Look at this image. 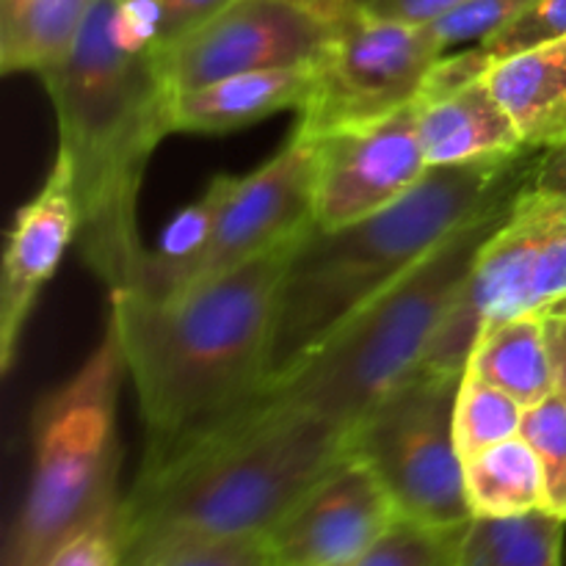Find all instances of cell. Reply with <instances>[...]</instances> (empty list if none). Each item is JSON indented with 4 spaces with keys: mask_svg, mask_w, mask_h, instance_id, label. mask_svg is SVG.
I'll return each mask as SVG.
<instances>
[{
    "mask_svg": "<svg viewBox=\"0 0 566 566\" xmlns=\"http://www.w3.org/2000/svg\"><path fill=\"white\" fill-rule=\"evenodd\" d=\"M329 6L335 33L315 61L313 94L298 111L296 133L304 138L385 119L418 103L442 59L429 25L365 14L348 0Z\"/></svg>",
    "mask_w": 566,
    "mask_h": 566,
    "instance_id": "9c48e42d",
    "label": "cell"
},
{
    "mask_svg": "<svg viewBox=\"0 0 566 566\" xmlns=\"http://www.w3.org/2000/svg\"><path fill=\"white\" fill-rule=\"evenodd\" d=\"M523 188L459 227L265 392L348 434L381 396L420 368L481 249L509 219Z\"/></svg>",
    "mask_w": 566,
    "mask_h": 566,
    "instance_id": "5b68a950",
    "label": "cell"
},
{
    "mask_svg": "<svg viewBox=\"0 0 566 566\" xmlns=\"http://www.w3.org/2000/svg\"><path fill=\"white\" fill-rule=\"evenodd\" d=\"M332 33V6L313 0H232L197 31L155 50V64L171 92H186L243 72L315 64Z\"/></svg>",
    "mask_w": 566,
    "mask_h": 566,
    "instance_id": "30bf717a",
    "label": "cell"
},
{
    "mask_svg": "<svg viewBox=\"0 0 566 566\" xmlns=\"http://www.w3.org/2000/svg\"><path fill=\"white\" fill-rule=\"evenodd\" d=\"M72 164L77 249L111 291H142L149 247L138 230L147 166L171 125V92L155 64L147 9L97 0L70 59L44 72Z\"/></svg>",
    "mask_w": 566,
    "mask_h": 566,
    "instance_id": "6da1fadb",
    "label": "cell"
},
{
    "mask_svg": "<svg viewBox=\"0 0 566 566\" xmlns=\"http://www.w3.org/2000/svg\"><path fill=\"white\" fill-rule=\"evenodd\" d=\"M459 381L462 374L418 368L348 431V453L374 470L390 492L398 517L429 525L473 520L453 434Z\"/></svg>",
    "mask_w": 566,
    "mask_h": 566,
    "instance_id": "ba28073f",
    "label": "cell"
},
{
    "mask_svg": "<svg viewBox=\"0 0 566 566\" xmlns=\"http://www.w3.org/2000/svg\"><path fill=\"white\" fill-rule=\"evenodd\" d=\"M310 142L315 147L313 227L318 230L390 208L431 169L420 147L418 103Z\"/></svg>",
    "mask_w": 566,
    "mask_h": 566,
    "instance_id": "8fae6325",
    "label": "cell"
},
{
    "mask_svg": "<svg viewBox=\"0 0 566 566\" xmlns=\"http://www.w3.org/2000/svg\"><path fill=\"white\" fill-rule=\"evenodd\" d=\"M125 376L119 340L105 324L81 368L39 401L31 475L6 536L3 566H44L66 539L119 512L116 407Z\"/></svg>",
    "mask_w": 566,
    "mask_h": 566,
    "instance_id": "8992f818",
    "label": "cell"
},
{
    "mask_svg": "<svg viewBox=\"0 0 566 566\" xmlns=\"http://www.w3.org/2000/svg\"><path fill=\"white\" fill-rule=\"evenodd\" d=\"M464 495L473 517L542 512L547 509L545 470L534 448L523 437H512L464 462Z\"/></svg>",
    "mask_w": 566,
    "mask_h": 566,
    "instance_id": "ffe728a7",
    "label": "cell"
},
{
    "mask_svg": "<svg viewBox=\"0 0 566 566\" xmlns=\"http://www.w3.org/2000/svg\"><path fill=\"white\" fill-rule=\"evenodd\" d=\"M313 3H321V6H329V3H335V0H313Z\"/></svg>",
    "mask_w": 566,
    "mask_h": 566,
    "instance_id": "e575fe53",
    "label": "cell"
},
{
    "mask_svg": "<svg viewBox=\"0 0 566 566\" xmlns=\"http://www.w3.org/2000/svg\"><path fill=\"white\" fill-rule=\"evenodd\" d=\"M97 0H0V72L36 75L64 64Z\"/></svg>",
    "mask_w": 566,
    "mask_h": 566,
    "instance_id": "d6986e66",
    "label": "cell"
},
{
    "mask_svg": "<svg viewBox=\"0 0 566 566\" xmlns=\"http://www.w3.org/2000/svg\"><path fill=\"white\" fill-rule=\"evenodd\" d=\"M119 514V512H116ZM116 514L97 520L66 539L44 566H122V545Z\"/></svg>",
    "mask_w": 566,
    "mask_h": 566,
    "instance_id": "83f0119b",
    "label": "cell"
},
{
    "mask_svg": "<svg viewBox=\"0 0 566 566\" xmlns=\"http://www.w3.org/2000/svg\"><path fill=\"white\" fill-rule=\"evenodd\" d=\"M523 415L525 409L512 396L479 379L473 370H464L453 409V434L462 462L520 437Z\"/></svg>",
    "mask_w": 566,
    "mask_h": 566,
    "instance_id": "7402d4cb",
    "label": "cell"
},
{
    "mask_svg": "<svg viewBox=\"0 0 566 566\" xmlns=\"http://www.w3.org/2000/svg\"><path fill=\"white\" fill-rule=\"evenodd\" d=\"M566 36V0H536L520 17H514L506 28L481 42L479 53L490 59L517 53V50L534 48V44L553 42Z\"/></svg>",
    "mask_w": 566,
    "mask_h": 566,
    "instance_id": "4316f807",
    "label": "cell"
},
{
    "mask_svg": "<svg viewBox=\"0 0 566 566\" xmlns=\"http://www.w3.org/2000/svg\"><path fill=\"white\" fill-rule=\"evenodd\" d=\"M398 517L374 470L348 453L274 525V566H352Z\"/></svg>",
    "mask_w": 566,
    "mask_h": 566,
    "instance_id": "4fadbf2b",
    "label": "cell"
},
{
    "mask_svg": "<svg viewBox=\"0 0 566 566\" xmlns=\"http://www.w3.org/2000/svg\"><path fill=\"white\" fill-rule=\"evenodd\" d=\"M359 11L385 20L409 22V25H431L440 17L451 14L468 0H348Z\"/></svg>",
    "mask_w": 566,
    "mask_h": 566,
    "instance_id": "f546056e",
    "label": "cell"
},
{
    "mask_svg": "<svg viewBox=\"0 0 566 566\" xmlns=\"http://www.w3.org/2000/svg\"><path fill=\"white\" fill-rule=\"evenodd\" d=\"M122 566H274L265 539H197L149 547Z\"/></svg>",
    "mask_w": 566,
    "mask_h": 566,
    "instance_id": "d4e9b609",
    "label": "cell"
},
{
    "mask_svg": "<svg viewBox=\"0 0 566 566\" xmlns=\"http://www.w3.org/2000/svg\"><path fill=\"white\" fill-rule=\"evenodd\" d=\"M302 238L180 296L108 293L147 451L213 429L265 390L276 296Z\"/></svg>",
    "mask_w": 566,
    "mask_h": 566,
    "instance_id": "3957f363",
    "label": "cell"
},
{
    "mask_svg": "<svg viewBox=\"0 0 566 566\" xmlns=\"http://www.w3.org/2000/svg\"><path fill=\"white\" fill-rule=\"evenodd\" d=\"M464 370H473L479 379L512 396L523 409L547 401L558 392L547 321L539 313H528L486 326Z\"/></svg>",
    "mask_w": 566,
    "mask_h": 566,
    "instance_id": "ac0fdd59",
    "label": "cell"
},
{
    "mask_svg": "<svg viewBox=\"0 0 566 566\" xmlns=\"http://www.w3.org/2000/svg\"><path fill=\"white\" fill-rule=\"evenodd\" d=\"M122 6H130V9H149L155 0H119Z\"/></svg>",
    "mask_w": 566,
    "mask_h": 566,
    "instance_id": "836d02e7",
    "label": "cell"
},
{
    "mask_svg": "<svg viewBox=\"0 0 566 566\" xmlns=\"http://www.w3.org/2000/svg\"><path fill=\"white\" fill-rule=\"evenodd\" d=\"M520 437L534 448L545 470L547 509L566 520V398L562 392L525 409Z\"/></svg>",
    "mask_w": 566,
    "mask_h": 566,
    "instance_id": "cb8c5ba5",
    "label": "cell"
},
{
    "mask_svg": "<svg viewBox=\"0 0 566 566\" xmlns=\"http://www.w3.org/2000/svg\"><path fill=\"white\" fill-rule=\"evenodd\" d=\"M564 296L566 191L536 175L520 191L501 230L484 243L420 368L464 374L475 340L486 326L517 315L545 313Z\"/></svg>",
    "mask_w": 566,
    "mask_h": 566,
    "instance_id": "52a82bcc",
    "label": "cell"
},
{
    "mask_svg": "<svg viewBox=\"0 0 566 566\" xmlns=\"http://www.w3.org/2000/svg\"><path fill=\"white\" fill-rule=\"evenodd\" d=\"M539 315H545V318H562V321H566V296L558 298L556 304H551V307H547L545 313H539Z\"/></svg>",
    "mask_w": 566,
    "mask_h": 566,
    "instance_id": "d6a6232c",
    "label": "cell"
},
{
    "mask_svg": "<svg viewBox=\"0 0 566 566\" xmlns=\"http://www.w3.org/2000/svg\"><path fill=\"white\" fill-rule=\"evenodd\" d=\"M232 0H155L147 9L153 48H169L219 14Z\"/></svg>",
    "mask_w": 566,
    "mask_h": 566,
    "instance_id": "f1b7e54d",
    "label": "cell"
},
{
    "mask_svg": "<svg viewBox=\"0 0 566 566\" xmlns=\"http://www.w3.org/2000/svg\"><path fill=\"white\" fill-rule=\"evenodd\" d=\"M77 238V197L72 164L55 153L48 180L14 213L0 269V370L9 374L20 354L22 332L44 285L53 280Z\"/></svg>",
    "mask_w": 566,
    "mask_h": 566,
    "instance_id": "5bb4252c",
    "label": "cell"
},
{
    "mask_svg": "<svg viewBox=\"0 0 566 566\" xmlns=\"http://www.w3.org/2000/svg\"><path fill=\"white\" fill-rule=\"evenodd\" d=\"M551 346H553V357H556V376H558V392L566 398V348L562 343H556L551 337Z\"/></svg>",
    "mask_w": 566,
    "mask_h": 566,
    "instance_id": "4dcf8cb0",
    "label": "cell"
},
{
    "mask_svg": "<svg viewBox=\"0 0 566 566\" xmlns=\"http://www.w3.org/2000/svg\"><path fill=\"white\" fill-rule=\"evenodd\" d=\"M418 133L431 169L528 149L481 75L426 88L418 99Z\"/></svg>",
    "mask_w": 566,
    "mask_h": 566,
    "instance_id": "9a60e30c",
    "label": "cell"
},
{
    "mask_svg": "<svg viewBox=\"0 0 566 566\" xmlns=\"http://www.w3.org/2000/svg\"><path fill=\"white\" fill-rule=\"evenodd\" d=\"M346 431L260 392L247 409L144 453L119 501L122 558L197 539H265L348 457Z\"/></svg>",
    "mask_w": 566,
    "mask_h": 566,
    "instance_id": "7a4b0ae2",
    "label": "cell"
},
{
    "mask_svg": "<svg viewBox=\"0 0 566 566\" xmlns=\"http://www.w3.org/2000/svg\"><path fill=\"white\" fill-rule=\"evenodd\" d=\"M566 520L528 512L517 517H473L459 566H562Z\"/></svg>",
    "mask_w": 566,
    "mask_h": 566,
    "instance_id": "44dd1931",
    "label": "cell"
},
{
    "mask_svg": "<svg viewBox=\"0 0 566 566\" xmlns=\"http://www.w3.org/2000/svg\"><path fill=\"white\" fill-rule=\"evenodd\" d=\"M315 86V64L287 70L243 72L205 86L175 92L171 125L175 133L224 136L243 130L282 111H302Z\"/></svg>",
    "mask_w": 566,
    "mask_h": 566,
    "instance_id": "2e32d148",
    "label": "cell"
},
{
    "mask_svg": "<svg viewBox=\"0 0 566 566\" xmlns=\"http://www.w3.org/2000/svg\"><path fill=\"white\" fill-rule=\"evenodd\" d=\"M545 318V315H542ZM547 321V332H551V337L556 343H562V346L566 348V321L562 318H545Z\"/></svg>",
    "mask_w": 566,
    "mask_h": 566,
    "instance_id": "1f68e13d",
    "label": "cell"
},
{
    "mask_svg": "<svg viewBox=\"0 0 566 566\" xmlns=\"http://www.w3.org/2000/svg\"><path fill=\"white\" fill-rule=\"evenodd\" d=\"M531 3H536V0H468L457 11L431 22L429 31L434 42L440 44L442 55L479 48L481 42L495 36L501 28H506L514 17L523 14Z\"/></svg>",
    "mask_w": 566,
    "mask_h": 566,
    "instance_id": "484cf974",
    "label": "cell"
},
{
    "mask_svg": "<svg viewBox=\"0 0 566 566\" xmlns=\"http://www.w3.org/2000/svg\"><path fill=\"white\" fill-rule=\"evenodd\" d=\"M468 525H429L396 517L352 566H459Z\"/></svg>",
    "mask_w": 566,
    "mask_h": 566,
    "instance_id": "603a6c76",
    "label": "cell"
},
{
    "mask_svg": "<svg viewBox=\"0 0 566 566\" xmlns=\"http://www.w3.org/2000/svg\"><path fill=\"white\" fill-rule=\"evenodd\" d=\"M545 155L523 149L434 166L407 197L379 213L335 230L310 227L287 263L276 296L269 385L429 258L459 227L495 199L534 180Z\"/></svg>",
    "mask_w": 566,
    "mask_h": 566,
    "instance_id": "277c9868",
    "label": "cell"
},
{
    "mask_svg": "<svg viewBox=\"0 0 566 566\" xmlns=\"http://www.w3.org/2000/svg\"><path fill=\"white\" fill-rule=\"evenodd\" d=\"M481 77L514 122L523 147H566V36L490 59Z\"/></svg>",
    "mask_w": 566,
    "mask_h": 566,
    "instance_id": "e0dca14e",
    "label": "cell"
},
{
    "mask_svg": "<svg viewBox=\"0 0 566 566\" xmlns=\"http://www.w3.org/2000/svg\"><path fill=\"white\" fill-rule=\"evenodd\" d=\"M313 188L315 147L310 138L293 133L291 142L260 169L232 177L213 235L175 296L230 274L307 232L313 227Z\"/></svg>",
    "mask_w": 566,
    "mask_h": 566,
    "instance_id": "7c38bea8",
    "label": "cell"
}]
</instances>
